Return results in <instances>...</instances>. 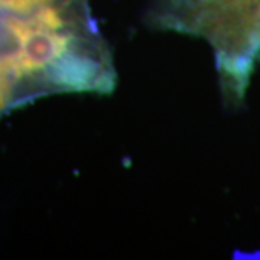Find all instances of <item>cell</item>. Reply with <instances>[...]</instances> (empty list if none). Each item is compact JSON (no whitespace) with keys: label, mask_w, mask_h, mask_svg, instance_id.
I'll return each mask as SVG.
<instances>
[{"label":"cell","mask_w":260,"mask_h":260,"mask_svg":"<svg viewBox=\"0 0 260 260\" xmlns=\"http://www.w3.org/2000/svg\"><path fill=\"white\" fill-rule=\"evenodd\" d=\"M150 23L208 42L224 91L242 99L260 56V0H159Z\"/></svg>","instance_id":"obj_1"},{"label":"cell","mask_w":260,"mask_h":260,"mask_svg":"<svg viewBox=\"0 0 260 260\" xmlns=\"http://www.w3.org/2000/svg\"><path fill=\"white\" fill-rule=\"evenodd\" d=\"M65 2L70 0H0V18L5 16L26 18L30 15H35L39 10Z\"/></svg>","instance_id":"obj_2"}]
</instances>
